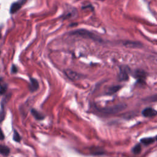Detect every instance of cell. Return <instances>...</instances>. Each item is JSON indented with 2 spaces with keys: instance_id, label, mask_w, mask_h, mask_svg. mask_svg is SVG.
I'll use <instances>...</instances> for the list:
<instances>
[{
  "instance_id": "cell-17",
  "label": "cell",
  "mask_w": 157,
  "mask_h": 157,
  "mask_svg": "<svg viewBox=\"0 0 157 157\" xmlns=\"http://www.w3.org/2000/svg\"><path fill=\"white\" fill-rule=\"evenodd\" d=\"M17 72V68L15 66L13 65L12 67V73H16Z\"/></svg>"
},
{
  "instance_id": "cell-12",
  "label": "cell",
  "mask_w": 157,
  "mask_h": 157,
  "mask_svg": "<svg viewBox=\"0 0 157 157\" xmlns=\"http://www.w3.org/2000/svg\"><path fill=\"white\" fill-rule=\"evenodd\" d=\"M10 153L9 148L7 146L0 145V154L4 155V156H8Z\"/></svg>"
},
{
  "instance_id": "cell-10",
  "label": "cell",
  "mask_w": 157,
  "mask_h": 157,
  "mask_svg": "<svg viewBox=\"0 0 157 157\" xmlns=\"http://www.w3.org/2000/svg\"><path fill=\"white\" fill-rule=\"evenodd\" d=\"M121 89V86H120V85L112 86H111V87L109 88L108 92H107V94L109 95H113V94H115V93H117V92H118V91H119Z\"/></svg>"
},
{
  "instance_id": "cell-15",
  "label": "cell",
  "mask_w": 157,
  "mask_h": 157,
  "mask_svg": "<svg viewBox=\"0 0 157 157\" xmlns=\"http://www.w3.org/2000/svg\"><path fill=\"white\" fill-rule=\"evenodd\" d=\"M6 86L5 85H1L0 86V95H3L6 91Z\"/></svg>"
},
{
  "instance_id": "cell-18",
  "label": "cell",
  "mask_w": 157,
  "mask_h": 157,
  "mask_svg": "<svg viewBox=\"0 0 157 157\" xmlns=\"http://www.w3.org/2000/svg\"><path fill=\"white\" fill-rule=\"evenodd\" d=\"M0 38H1V33H0Z\"/></svg>"
},
{
  "instance_id": "cell-1",
  "label": "cell",
  "mask_w": 157,
  "mask_h": 157,
  "mask_svg": "<svg viewBox=\"0 0 157 157\" xmlns=\"http://www.w3.org/2000/svg\"><path fill=\"white\" fill-rule=\"evenodd\" d=\"M126 108V106L124 104H118L111 107H106L103 108H96L98 111L104 115H114L121 112Z\"/></svg>"
},
{
  "instance_id": "cell-3",
  "label": "cell",
  "mask_w": 157,
  "mask_h": 157,
  "mask_svg": "<svg viewBox=\"0 0 157 157\" xmlns=\"http://www.w3.org/2000/svg\"><path fill=\"white\" fill-rule=\"evenodd\" d=\"M130 73V67L127 66H122L120 68V73L118 74V79L122 81H126L129 79V74Z\"/></svg>"
},
{
  "instance_id": "cell-7",
  "label": "cell",
  "mask_w": 157,
  "mask_h": 157,
  "mask_svg": "<svg viewBox=\"0 0 157 157\" xmlns=\"http://www.w3.org/2000/svg\"><path fill=\"white\" fill-rule=\"evenodd\" d=\"M39 89V83L36 79L30 78V89L31 92H35Z\"/></svg>"
},
{
  "instance_id": "cell-6",
  "label": "cell",
  "mask_w": 157,
  "mask_h": 157,
  "mask_svg": "<svg viewBox=\"0 0 157 157\" xmlns=\"http://www.w3.org/2000/svg\"><path fill=\"white\" fill-rule=\"evenodd\" d=\"M142 114L143 116L146 117H153L156 115L157 112L156 110L151 108H146L144 109L142 112Z\"/></svg>"
},
{
  "instance_id": "cell-16",
  "label": "cell",
  "mask_w": 157,
  "mask_h": 157,
  "mask_svg": "<svg viewBox=\"0 0 157 157\" xmlns=\"http://www.w3.org/2000/svg\"><path fill=\"white\" fill-rule=\"evenodd\" d=\"M4 139V135L3 134V133L1 129L0 128V140H3Z\"/></svg>"
},
{
  "instance_id": "cell-2",
  "label": "cell",
  "mask_w": 157,
  "mask_h": 157,
  "mask_svg": "<svg viewBox=\"0 0 157 157\" xmlns=\"http://www.w3.org/2000/svg\"><path fill=\"white\" fill-rule=\"evenodd\" d=\"M71 34H72L73 35H77V36H81V37L82 38H89V39H92V40L94 41H96L98 42L101 41V38L98 37L96 35H95V34L89 31L83 30V29L74 31L71 32Z\"/></svg>"
},
{
  "instance_id": "cell-14",
  "label": "cell",
  "mask_w": 157,
  "mask_h": 157,
  "mask_svg": "<svg viewBox=\"0 0 157 157\" xmlns=\"http://www.w3.org/2000/svg\"><path fill=\"white\" fill-rule=\"evenodd\" d=\"M13 139H14V140L15 141V142H20V140H21V137H20V135H19V133H17V131H16L15 130L14 131Z\"/></svg>"
},
{
  "instance_id": "cell-8",
  "label": "cell",
  "mask_w": 157,
  "mask_h": 157,
  "mask_svg": "<svg viewBox=\"0 0 157 157\" xmlns=\"http://www.w3.org/2000/svg\"><path fill=\"white\" fill-rule=\"evenodd\" d=\"M146 74L144 71H142V70H136L135 71V74L134 76L136 78L138 79L139 80H144V79L146 78Z\"/></svg>"
},
{
  "instance_id": "cell-4",
  "label": "cell",
  "mask_w": 157,
  "mask_h": 157,
  "mask_svg": "<svg viewBox=\"0 0 157 157\" xmlns=\"http://www.w3.org/2000/svg\"><path fill=\"white\" fill-rule=\"evenodd\" d=\"M64 74H66V76L69 79L73 80V81H74V80L75 81V80H80V79L82 77V75L76 73V72L71 71V70L69 69L65 70V71H64Z\"/></svg>"
},
{
  "instance_id": "cell-9",
  "label": "cell",
  "mask_w": 157,
  "mask_h": 157,
  "mask_svg": "<svg viewBox=\"0 0 157 157\" xmlns=\"http://www.w3.org/2000/svg\"><path fill=\"white\" fill-rule=\"evenodd\" d=\"M31 112L32 115L34 116V117L36 120H42L45 117L44 115L42 114H41V112H38L37 110L34 109H32Z\"/></svg>"
},
{
  "instance_id": "cell-13",
  "label": "cell",
  "mask_w": 157,
  "mask_h": 157,
  "mask_svg": "<svg viewBox=\"0 0 157 157\" xmlns=\"http://www.w3.org/2000/svg\"><path fill=\"white\" fill-rule=\"evenodd\" d=\"M132 151L134 154H139L141 152V146L140 144H136L132 149Z\"/></svg>"
},
{
  "instance_id": "cell-5",
  "label": "cell",
  "mask_w": 157,
  "mask_h": 157,
  "mask_svg": "<svg viewBox=\"0 0 157 157\" xmlns=\"http://www.w3.org/2000/svg\"><path fill=\"white\" fill-rule=\"evenodd\" d=\"M26 0H19L18 2H16L13 3L11 5V9H10V12L11 14H14L16 12H17L21 8L23 4L25 3Z\"/></svg>"
},
{
  "instance_id": "cell-11",
  "label": "cell",
  "mask_w": 157,
  "mask_h": 157,
  "mask_svg": "<svg viewBox=\"0 0 157 157\" xmlns=\"http://www.w3.org/2000/svg\"><path fill=\"white\" fill-rule=\"evenodd\" d=\"M156 141V137H146V138H143L141 139V142L146 146H149L151 144L153 143Z\"/></svg>"
}]
</instances>
